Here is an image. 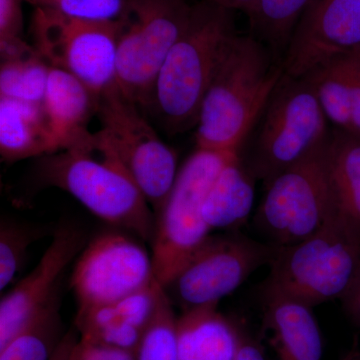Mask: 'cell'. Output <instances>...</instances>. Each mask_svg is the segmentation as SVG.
<instances>
[{
    "mask_svg": "<svg viewBox=\"0 0 360 360\" xmlns=\"http://www.w3.org/2000/svg\"><path fill=\"white\" fill-rule=\"evenodd\" d=\"M39 172L44 184L70 193L96 217L153 240L155 213L103 130L44 156Z\"/></svg>",
    "mask_w": 360,
    "mask_h": 360,
    "instance_id": "6da1fadb",
    "label": "cell"
},
{
    "mask_svg": "<svg viewBox=\"0 0 360 360\" xmlns=\"http://www.w3.org/2000/svg\"><path fill=\"white\" fill-rule=\"evenodd\" d=\"M269 47L236 34L201 103L196 148L239 153L284 72Z\"/></svg>",
    "mask_w": 360,
    "mask_h": 360,
    "instance_id": "7a4b0ae2",
    "label": "cell"
},
{
    "mask_svg": "<svg viewBox=\"0 0 360 360\" xmlns=\"http://www.w3.org/2000/svg\"><path fill=\"white\" fill-rule=\"evenodd\" d=\"M236 34L229 9L210 0L193 6L188 25L158 73L151 98L170 131L195 127L206 90Z\"/></svg>",
    "mask_w": 360,
    "mask_h": 360,
    "instance_id": "3957f363",
    "label": "cell"
},
{
    "mask_svg": "<svg viewBox=\"0 0 360 360\" xmlns=\"http://www.w3.org/2000/svg\"><path fill=\"white\" fill-rule=\"evenodd\" d=\"M359 260L360 233L329 213L326 224L311 236L277 248L262 290L264 298H286L312 309L341 300Z\"/></svg>",
    "mask_w": 360,
    "mask_h": 360,
    "instance_id": "277c9868",
    "label": "cell"
},
{
    "mask_svg": "<svg viewBox=\"0 0 360 360\" xmlns=\"http://www.w3.org/2000/svg\"><path fill=\"white\" fill-rule=\"evenodd\" d=\"M331 129L309 80L284 73L246 137L250 148L241 158L265 184L323 146Z\"/></svg>",
    "mask_w": 360,
    "mask_h": 360,
    "instance_id": "5b68a950",
    "label": "cell"
},
{
    "mask_svg": "<svg viewBox=\"0 0 360 360\" xmlns=\"http://www.w3.org/2000/svg\"><path fill=\"white\" fill-rule=\"evenodd\" d=\"M193 9L186 0H129L120 18L116 86L139 108L150 105L158 73Z\"/></svg>",
    "mask_w": 360,
    "mask_h": 360,
    "instance_id": "8992f818",
    "label": "cell"
},
{
    "mask_svg": "<svg viewBox=\"0 0 360 360\" xmlns=\"http://www.w3.org/2000/svg\"><path fill=\"white\" fill-rule=\"evenodd\" d=\"M236 153L196 148L179 170L156 214L153 260L156 281L165 288L210 236L202 215L206 193L227 160Z\"/></svg>",
    "mask_w": 360,
    "mask_h": 360,
    "instance_id": "52a82bcc",
    "label": "cell"
},
{
    "mask_svg": "<svg viewBox=\"0 0 360 360\" xmlns=\"http://www.w3.org/2000/svg\"><path fill=\"white\" fill-rule=\"evenodd\" d=\"M326 143L264 184L255 224L269 245H295L328 220Z\"/></svg>",
    "mask_w": 360,
    "mask_h": 360,
    "instance_id": "ba28073f",
    "label": "cell"
},
{
    "mask_svg": "<svg viewBox=\"0 0 360 360\" xmlns=\"http://www.w3.org/2000/svg\"><path fill=\"white\" fill-rule=\"evenodd\" d=\"M117 21L66 18L35 8L34 47L49 65L70 73L98 98L116 86Z\"/></svg>",
    "mask_w": 360,
    "mask_h": 360,
    "instance_id": "9c48e42d",
    "label": "cell"
},
{
    "mask_svg": "<svg viewBox=\"0 0 360 360\" xmlns=\"http://www.w3.org/2000/svg\"><path fill=\"white\" fill-rule=\"evenodd\" d=\"M103 131L158 214L176 180V155L117 86L98 97Z\"/></svg>",
    "mask_w": 360,
    "mask_h": 360,
    "instance_id": "30bf717a",
    "label": "cell"
},
{
    "mask_svg": "<svg viewBox=\"0 0 360 360\" xmlns=\"http://www.w3.org/2000/svg\"><path fill=\"white\" fill-rule=\"evenodd\" d=\"M277 248L241 234L210 236L165 286L186 310L217 305L252 272L270 264Z\"/></svg>",
    "mask_w": 360,
    "mask_h": 360,
    "instance_id": "8fae6325",
    "label": "cell"
},
{
    "mask_svg": "<svg viewBox=\"0 0 360 360\" xmlns=\"http://www.w3.org/2000/svg\"><path fill=\"white\" fill-rule=\"evenodd\" d=\"M153 257L127 234H101L80 252L71 288L77 311L117 302L148 288L155 281Z\"/></svg>",
    "mask_w": 360,
    "mask_h": 360,
    "instance_id": "7c38bea8",
    "label": "cell"
},
{
    "mask_svg": "<svg viewBox=\"0 0 360 360\" xmlns=\"http://www.w3.org/2000/svg\"><path fill=\"white\" fill-rule=\"evenodd\" d=\"M360 51V0H314L303 14L281 66L300 77L316 66Z\"/></svg>",
    "mask_w": 360,
    "mask_h": 360,
    "instance_id": "4fadbf2b",
    "label": "cell"
},
{
    "mask_svg": "<svg viewBox=\"0 0 360 360\" xmlns=\"http://www.w3.org/2000/svg\"><path fill=\"white\" fill-rule=\"evenodd\" d=\"M84 233L65 225L54 232L51 245L32 271L0 302V348L23 330L58 295L61 274L84 248Z\"/></svg>",
    "mask_w": 360,
    "mask_h": 360,
    "instance_id": "5bb4252c",
    "label": "cell"
},
{
    "mask_svg": "<svg viewBox=\"0 0 360 360\" xmlns=\"http://www.w3.org/2000/svg\"><path fill=\"white\" fill-rule=\"evenodd\" d=\"M165 291L155 281L117 302L77 311L75 328L84 340L135 352Z\"/></svg>",
    "mask_w": 360,
    "mask_h": 360,
    "instance_id": "9a60e30c",
    "label": "cell"
},
{
    "mask_svg": "<svg viewBox=\"0 0 360 360\" xmlns=\"http://www.w3.org/2000/svg\"><path fill=\"white\" fill-rule=\"evenodd\" d=\"M264 328L272 360H321V333L312 307L286 298H264Z\"/></svg>",
    "mask_w": 360,
    "mask_h": 360,
    "instance_id": "2e32d148",
    "label": "cell"
},
{
    "mask_svg": "<svg viewBox=\"0 0 360 360\" xmlns=\"http://www.w3.org/2000/svg\"><path fill=\"white\" fill-rule=\"evenodd\" d=\"M98 98L79 79L51 66L44 108L58 151L90 134L89 122L96 115Z\"/></svg>",
    "mask_w": 360,
    "mask_h": 360,
    "instance_id": "e0dca14e",
    "label": "cell"
},
{
    "mask_svg": "<svg viewBox=\"0 0 360 360\" xmlns=\"http://www.w3.org/2000/svg\"><path fill=\"white\" fill-rule=\"evenodd\" d=\"M58 153L44 104L0 97V155L16 162Z\"/></svg>",
    "mask_w": 360,
    "mask_h": 360,
    "instance_id": "ac0fdd59",
    "label": "cell"
},
{
    "mask_svg": "<svg viewBox=\"0 0 360 360\" xmlns=\"http://www.w3.org/2000/svg\"><path fill=\"white\" fill-rule=\"evenodd\" d=\"M240 331L217 305L186 310L177 319L179 360H234Z\"/></svg>",
    "mask_w": 360,
    "mask_h": 360,
    "instance_id": "d6986e66",
    "label": "cell"
},
{
    "mask_svg": "<svg viewBox=\"0 0 360 360\" xmlns=\"http://www.w3.org/2000/svg\"><path fill=\"white\" fill-rule=\"evenodd\" d=\"M329 213L360 233V139L331 129L326 143Z\"/></svg>",
    "mask_w": 360,
    "mask_h": 360,
    "instance_id": "ffe728a7",
    "label": "cell"
},
{
    "mask_svg": "<svg viewBox=\"0 0 360 360\" xmlns=\"http://www.w3.org/2000/svg\"><path fill=\"white\" fill-rule=\"evenodd\" d=\"M255 180L239 153L227 160L203 202V219L212 231L238 229L245 224L255 202Z\"/></svg>",
    "mask_w": 360,
    "mask_h": 360,
    "instance_id": "44dd1931",
    "label": "cell"
},
{
    "mask_svg": "<svg viewBox=\"0 0 360 360\" xmlns=\"http://www.w3.org/2000/svg\"><path fill=\"white\" fill-rule=\"evenodd\" d=\"M350 54L330 59L303 75L331 127L348 134L352 130Z\"/></svg>",
    "mask_w": 360,
    "mask_h": 360,
    "instance_id": "7402d4cb",
    "label": "cell"
},
{
    "mask_svg": "<svg viewBox=\"0 0 360 360\" xmlns=\"http://www.w3.org/2000/svg\"><path fill=\"white\" fill-rule=\"evenodd\" d=\"M65 335L58 295L23 330L0 348V360H51Z\"/></svg>",
    "mask_w": 360,
    "mask_h": 360,
    "instance_id": "603a6c76",
    "label": "cell"
},
{
    "mask_svg": "<svg viewBox=\"0 0 360 360\" xmlns=\"http://www.w3.org/2000/svg\"><path fill=\"white\" fill-rule=\"evenodd\" d=\"M314 0H258L248 14L258 40L283 59L303 14Z\"/></svg>",
    "mask_w": 360,
    "mask_h": 360,
    "instance_id": "cb8c5ba5",
    "label": "cell"
},
{
    "mask_svg": "<svg viewBox=\"0 0 360 360\" xmlns=\"http://www.w3.org/2000/svg\"><path fill=\"white\" fill-rule=\"evenodd\" d=\"M51 65L37 51L32 56L1 61L0 97L44 104Z\"/></svg>",
    "mask_w": 360,
    "mask_h": 360,
    "instance_id": "d4e9b609",
    "label": "cell"
},
{
    "mask_svg": "<svg viewBox=\"0 0 360 360\" xmlns=\"http://www.w3.org/2000/svg\"><path fill=\"white\" fill-rule=\"evenodd\" d=\"M177 319L172 302L165 291L155 317L135 350V359L179 360Z\"/></svg>",
    "mask_w": 360,
    "mask_h": 360,
    "instance_id": "484cf974",
    "label": "cell"
},
{
    "mask_svg": "<svg viewBox=\"0 0 360 360\" xmlns=\"http://www.w3.org/2000/svg\"><path fill=\"white\" fill-rule=\"evenodd\" d=\"M39 231L28 225L2 220L0 225V290L9 285L25 265L26 253Z\"/></svg>",
    "mask_w": 360,
    "mask_h": 360,
    "instance_id": "4316f807",
    "label": "cell"
},
{
    "mask_svg": "<svg viewBox=\"0 0 360 360\" xmlns=\"http://www.w3.org/2000/svg\"><path fill=\"white\" fill-rule=\"evenodd\" d=\"M35 8L91 21H117L124 15L129 0H25Z\"/></svg>",
    "mask_w": 360,
    "mask_h": 360,
    "instance_id": "83f0119b",
    "label": "cell"
},
{
    "mask_svg": "<svg viewBox=\"0 0 360 360\" xmlns=\"http://www.w3.org/2000/svg\"><path fill=\"white\" fill-rule=\"evenodd\" d=\"M68 360H136L135 352L79 338Z\"/></svg>",
    "mask_w": 360,
    "mask_h": 360,
    "instance_id": "f1b7e54d",
    "label": "cell"
},
{
    "mask_svg": "<svg viewBox=\"0 0 360 360\" xmlns=\"http://www.w3.org/2000/svg\"><path fill=\"white\" fill-rule=\"evenodd\" d=\"M23 0H0V41L18 39L22 32Z\"/></svg>",
    "mask_w": 360,
    "mask_h": 360,
    "instance_id": "f546056e",
    "label": "cell"
},
{
    "mask_svg": "<svg viewBox=\"0 0 360 360\" xmlns=\"http://www.w3.org/2000/svg\"><path fill=\"white\" fill-rule=\"evenodd\" d=\"M350 134L360 139V54L357 51L350 54Z\"/></svg>",
    "mask_w": 360,
    "mask_h": 360,
    "instance_id": "4dcf8cb0",
    "label": "cell"
},
{
    "mask_svg": "<svg viewBox=\"0 0 360 360\" xmlns=\"http://www.w3.org/2000/svg\"><path fill=\"white\" fill-rule=\"evenodd\" d=\"M340 300L348 319L360 328V260L352 283Z\"/></svg>",
    "mask_w": 360,
    "mask_h": 360,
    "instance_id": "1f68e13d",
    "label": "cell"
},
{
    "mask_svg": "<svg viewBox=\"0 0 360 360\" xmlns=\"http://www.w3.org/2000/svg\"><path fill=\"white\" fill-rule=\"evenodd\" d=\"M234 360H267L262 347L241 328L240 345Z\"/></svg>",
    "mask_w": 360,
    "mask_h": 360,
    "instance_id": "d6a6232c",
    "label": "cell"
},
{
    "mask_svg": "<svg viewBox=\"0 0 360 360\" xmlns=\"http://www.w3.org/2000/svg\"><path fill=\"white\" fill-rule=\"evenodd\" d=\"M79 338L77 328H72L70 330L66 331L63 340L59 343L58 347L56 348V352L52 355L51 360H68L70 359L71 350L75 347V343Z\"/></svg>",
    "mask_w": 360,
    "mask_h": 360,
    "instance_id": "836d02e7",
    "label": "cell"
},
{
    "mask_svg": "<svg viewBox=\"0 0 360 360\" xmlns=\"http://www.w3.org/2000/svg\"><path fill=\"white\" fill-rule=\"evenodd\" d=\"M210 1L231 11H241L248 14L257 6L258 0H210Z\"/></svg>",
    "mask_w": 360,
    "mask_h": 360,
    "instance_id": "e575fe53",
    "label": "cell"
},
{
    "mask_svg": "<svg viewBox=\"0 0 360 360\" xmlns=\"http://www.w3.org/2000/svg\"><path fill=\"white\" fill-rule=\"evenodd\" d=\"M343 360H360V352H352Z\"/></svg>",
    "mask_w": 360,
    "mask_h": 360,
    "instance_id": "d590c367",
    "label": "cell"
},
{
    "mask_svg": "<svg viewBox=\"0 0 360 360\" xmlns=\"http://www.w3.org/2000/svg\"><path fill=\"white\" fill-rule=\"evenodd\" d=\"M357 52H359V53L360 54V51H357Z\"/></svg>",
    "mask_w": 360,
    "mask_h": 360,
    "instance_id": "8d00e7d4",
    "label": "cell"
}]
</instances>
